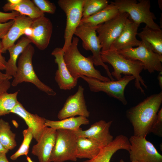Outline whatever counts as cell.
<instances>
[{"instance_id": "obj_1", "label": "cell", "mask_w": 162, "mask_h": 162, "mask_svg": "<svg viewBox=\"0 0 162 162\" xmlns=\"http://www.w3.org/2000/svg\"><path fill=\"white\" fill-rule=\"evenodd\" d=\"M162 103V92L150 95L127 110V116L133 127L134 135L146 137Z\"/></svg>"}, {"instance_id": "obj_2", "label": "cell", "mask_w": 162, "mask_h": 162, "mask_svg": "<svg viewBox=\"0 0 162 162\" xmlns=\"http://www.w3.org/2000/svg\"><path fill=\"white\" fill-rule=\"evenodd\" d=\"M79 41L77 37H73L70 45L64 52V60L71 75L78 79L84 76L103 81H110L95 68L92 56L86 57L80 53L78 48Z\"/></svg>"}, {"instance_id": "obj_3", "label": "cell", "mask_w": 162, "mask_h": 162, "mask_svg": "<svg viewBox=\"0 0 162 162\" xmlns=\"http://www.w3.org/2000/svg\"><path fill=\"white\" fill-rule=\"evenodd\" d=\"M100 56L104 63H108L113 67L114 70L111 74L117 80L121 79L122 74L132 75L135 78V87L142 93L144 94V91L141 86V84L146 88H147V86L140 75L144 68V65L141 62L127 58L117 51L111 49L101 51Z\"/></svg>"}, {"instance_id": "obj_4", "label": "cell", "mask_w": 162, "mask_h": 162, "mask_svg": "<svg viewBox=\"0 0 162 162\" xmlns=\"http://www.w3.org/2000/svg\"><path fill=\"white\" fill-rule=\"evenodd\" d=\"M34 52L33 46L28 45L20 56L17 65V69L14 79L11 83L13 86H16L22 82H29L48 95L54 96L56 92L51 88L41 82L34 69L32 58Z\"/></svg>"}, {"instance_id": "obj_5", "label": "cell", "mask_w": 162, "mask_h": 162, "mask_svg": "<svg viewBox=\"0 0 162 162\" xmlns=\"http://www.w3.org/2000/svg\"><path fill=\"white\" fill-rule=\"evenodd\" d=\"M115 0L112 2L117 7L120 12L127 13L134 22L140 24L144 23L151 28L160 29L154 21L156 19L154 13L150 11L149 0Z\"/></svg>"}, {"instance_id": "obj_6", "label": "cell", "mask_w": 162, "mask_h": 162, "mask_svg": "<svg viewBox=\"0 0 162 162\" xmlns=\"http://www.w3.org/2000/svg\"><path fill=\"white\" fill-rule=\"evenodd\" d=\"M55 144L50 157L51 162H76L77 137L74 131L64 129L56 130Z\"/></svg>"}, {"instance_id": "obj_7", "label": "cell", "mask_w": 162, "mask_h": 162, "mask_svg": "<svg viewBox=\"0 0 162 162\" xmlns=\"http://www.w3.org/2000/svg\"><path fill=\"white\" fill-rule=\"evenodd\" d=\"M117 51L127 58L141 62L144 65L143 69L150 73L162 71V56L155 52L146 41L141 40L140 44L137 47Z\"/></svg>"}, {"instance_id": "obj_8", "label": "cell", "mask_w": 162, "mask_h": 162, "mask_svg": "<svg viewBox=\"0 0 162 162\" xmlns=\"http://www.w3.org/2000/svg\"><path fill=\"white\" fill-rule=\"evenodd\" d=\"M83 0H59L58 4L65 13L66 22L64 32V52L70 45L75 30L80 24L82 16Z\"/></svg>"}, {"instance_id": "obj_9", "label": "cell", "mask_w": 162, "mask_h": 162, "mask_svg": "<svg viewBox=\"0 0 162 162\" xmlns=\"http://www.w3.org/2000/svg\"><path fill=\"white\" fill-rule=\"evenodd\" d=\"M80 78L87 83L91 91L104 92L109 96L118 99L124 105L127 104L124 94L125 88L130 81L135 79V77L131 75H125L119 80L109 81H103L84 76H80Z\"/></svg>"}, {"instance_id": "obj_10", "label": "cell", "mask_w": 162, "mask_h": 162, "mask_svg": "<svg viewBox=\"0 0 162 162\" xmlns=\"http://www.w3.org/2000/svg\"><path fill=\"white\" fill-rule=\"evenodd\" d=\"M98 26H90L80 23L76 29L74 34L82 40L83 47L85 50L92 52L94 65L102 66L111 80H115L108 66L103 62L101 58V46L96 31Z\"/></svg>"}, {"instance_id": "obj_11", "label": "cell", "mask_w": 162, "mask_h": 162, "mask_svg": "<svg viewBox=\"0 0 162 162\" xmlns=\"http://www.w3.org/2000/svg\"><path fill=\"white\" fill-rule=\"evenodd\" d=\"M129 17L126 12H120L112 19L99 25L96 30L101 46V51L109 50L122 32Z\"/></svg>"}, {"instance_id": "obj_12", "label": "cell", "mask_w": 162, "mask_h": 162, "mask_svg": "<svg viewBox=\"0 0 162 162\" xmlns=\"http://www.w3.org/2000/svg\"><path fill=\"white\" fill-rule=\"evenodd\" d=\"M131 161L162 162V155L152 143L142 136L133 135L129 139Z\"/></svg>"}, {"instance_id": "obj_13", "label": "cell", "mask_w": 162, "mask_h": 162, "mask_svg": "<svg viewBox=\"0 0 162 162\" xmlns=\"http://www.w3.org/2000/svg\"><path fill=\"white\" fill-rule=\"evenodd\" d=\"M84 88L79 85L76 92L67 99L59 111L58 118L60 120L79 115L88 118L90 112L88 110L84 95Z\"/></svg>"}, {"instance_id": "obj_14", "label": "cell", "mask_w": 162, "mask_h": 162, "mask_svg": "<svg viewBox=\"0 0 162 162\" xmlns=\"http://www.w3.org/2000/svg\"><path fill=\"white\" fill-rule=\"evenodd\" d=\"M33 29L32 37L29 39L39 50H44L48 46L52 32V23L45 16L33 19L31 26Z\"/></svg>"}, {"instance_id": "obj_15", "label": "cell", "mask_w": 162, "mask_h": 162, "mask_svg": "<svg viewBox=\"0 0 162 162\" xmlns=\"http://www.w3.org/2000/svg\"><path fill=\"white\" fill-rule=\"evenodd\" d=\"M112 122V121L106 122L104 120H100L92 124L87 130H83L80 128L74 132L77 137L91 139L104 147L110 144L114 140L109 131Z\"/></svg>"}, {"instance_id": "obj_16", "label": "cell", "mask_w": 162, "mask_h": 162, "mask_svg": "<svg viewBox=\"0 0 162 162\" xmlns=\"http://www.w3.org/2000/svg\"><path fill=\"white\" fill-rule=\"evenodd\" d=\"M56 135V130L47 126L44 128L39 140L32 150V153L38 157L39 162H51L50 157Z\"/></svg>"}, {"instance_id": "obj_17", "label": "cell", "mask_w": 162, "mask_h": 162, "mask_svg": "<svg viewBox=\"0 0 162 162\" xmlns=\"http://www.w3.org/2000/svg\"><path fill=\"white\" fill-rule=\"evenodd\" d=\"M51 55L55 57V62L58 65L55 79L59 88L63 90L73 88L77 84L78 79L73 77L68 69L64 60V52L62 48H55Z\"/></svg>"}, {"instance_id": "obj_18", "label": "cell", "mask_w": 162, "mask_h": 162, "mask_svg": "<svg viewBox=\"0 0 162 162\" xmlns=\"http://www.w3.org/2000/svg\"><path fill=\"white\" fill-rule=\"evenodd\" d=\"M140 25L129 17L120 34L113 42L110 49L118 51L139 46L141 40L137 39L136 36Z\"/></svg>"}, {"instance_id": "obj_19", "label": "cell", "mask_w": 162, "mask_h": 162, "mask_svg": "<svg viewBox=\"0 0 162 162\" xmlns=\"http://www.w3.org/2000/svg\"><path fill=\"white\" fill-rule=\"evenodd\" d=\"M22 118L32 130L34 138L37 142L45 127L46 119L37 114H32L27 111L19 101L11 112Z\"/></svg>"}, {"instance_id": "obj_20", "label": "cell", "mask_w": 162, "mask_h": 162, "mask_svg": "<svg viewBox=\"0 0 162 162\" xmlns=\"http://www.w3.org/2000/svg\"><path fill=\"white\" fill-rule=\"evenodd\" d=\"M33 19L25 15H20L14 20V22L5 36L1 39L2 53L15 44L16 41L23 34V30L30 26Z\"/></svg>"}, {"instance_id": "obj_21", "label": "cell", "mask_w": 162, "mask_h": 162, "mask_svg": "<svg viewBox=\"0 0 162 162\" xmlns=\"http://www.w3.org/2000/svg\"><path fill=\"white\" fill-rule=\"evenodd\" d=\"M130 144L129 139L125 136H117L108 145L103 147L98 154L94 158L80 162H110L113 155L120 149L128 152Z\"/></svg>"}, {"instance_id": "obj_22", "label": "cell", "mask_w": 162, "mask_h": 162, "mask_svg": "<svg viewBox=\"0 0 162 162\" xmlns=\"http://www.w3.org/2000/svg\"><path fill=\"white\" fill-rule=\"evenodd\" d=\"M32 43L31 41L26 37H22L16 44L10 47L8 50L10 54V58L7 61L5 74L14 77L16 74L17 59L26 46Z\"/></svg>"}, {"instance_id": "obj_23", "label": "cell", "mask_w": 162, "mask_h": 162, "mask_svg": "<svg viewBox=\"0 0 162 162\" xmlns=\"http://www.w3.org/2000/svg\"><path fill=\"white\" fill-rule=\"evenodd\" d=\"M103 147L97 142L91 139L78 137L76 150L77 158L92 159L98 154Z\"/></svg>"}, {"instance_id": "obj_24", "label": "cell", "mask_w": 162, "mask_h": 162, "mask_svg": "<svg viewBox=\"0 0 162 162\" xmlns=\"http://www.w3.org/2000/svg\"><path fill=\"white\" fill-rule=\"evenodd\" d=\"M119 13L117 6L111 2L106 7L97 13L82 19L80 23L90 26H97L112 19Z\"/></svg>"}, {"instance_id": "obj_25", "label": "cell", "mask_w": 162, "mask_h": 162, "mask_svg": "<svg viewBox=\"0 0 162 162\" xmlns=\"http://www.w3.org/2000/svg\"><path fill=\"white\" fill-rule=\"evenodd\" d=\"M4 11H16L20 15H25L32 19L45 16L44 13L40 11L32 0H21L18 4L12 5L8 2L2 7Z\"/></svg>"}, {"instance_id": "obj_26", "label": "cell", "mask_w": 162, "mask_h": 162, "mask_svg": "<svg viewBox=\"0 0 162 162\" xmlns=\"http://www.w3.org/2000/svg\"><path fill=\"white\" fill-rule=\"evenodd\" d=\"M89 121L84 116H79L76 117H71L59 121H54L46 119L45 126H47L56 130L64 129L74 131L78 130L82 125L89 124Z\"/></svg>"}, {"instance_id": "obj_27", "label": "cell", "mask_w": 162, "mask_h": 162, "mask_svg": "<svg viewBox=\"0 0 162 162\" xmlns=\"http://www.w3.org/2000/svg\"><path fill=\"white\" fill-rule=\"evenodd\" d=\"M137 35L141 40L149 43L154 51L162 56V30L151 28L147 26Z\"/></svg>"}, {"instance_id": "obj_28", "label": "cell", "mask_w": 162, "mask_h": 162, "mask_svg": "<svg viewBox=\"0 0 162 162\" xmlns=\"http://www.w3.org/2000/svg\"><path fill=\"white\" fill-rule=\"evenodd\" d=\"M16 136L11 131L9 123L0 119V142L5 148L11 150L16 146Z\"/></svg>"}, {"instance_id": "obj_29", "label": "cell", "mask_w": 162, "mask_h": 162, "mask_svg": "<svg viewBox=\"0 0 162 162\" xmlns=\"http://www.w3.org/2000/svg\"><path fill=\"white\" fill-rule=\"evenodd\" d=\"M19 92L10 93L6 92L0 95V117L11 113L18 102L17 96Z\"/></svg>"}, {"instance_id": "obj_30", "label": "cell", "mask_w": 162, "mask_h": 162, "mask_svg": "<svg viewBox=\"0 0 162 162\" xmlns=\"http://www.w3.org/2000/svg\"><path fill=\"white\" fill-rule=\"evenodd\" d=\"M109 4L107 0H83L82 19L88 17L100 11Z\"/></svg>"}, {"instance_id": "obj_31", "label": "cell", "mask_w": 162, "mask_h": 162, "mask_svg": "<svg viewBox=\"0 0 162 162\" xmlns=\"http://www.w3.org/2000/svg\"><path fill=\"white\" fill-rule=\"evenodd\" d=\"M23 136V141L18 149L10 157L13 160H15L22 155L28 156L30 145L33 138L32 130L29 128L24 130L22 131Z\"/></svg>"}, {"instance_id": "obj_32", "label": "cell", "mask_w": 162, "mask_h": 162, "mask_svg": "<svg viewBox=\"0 0 162 162\" xmlns=\"http://www.w3.org/2000/svg\"><path fill=\"white\" fill-rule=\"evenodd\" d=\"M36 6L43 13L54 14L56 11L55 5L48 0H32Z\"/></svg>"}, {"instance_id": "obj_33", "label": "cell", "mask_w": 162, "mask_h": 162, "mask_svg": "<svg viewBox=\"0 0 162 162\" xmlns=\"http://www.w3.org/2000/svg\"><path fill=\"white\" fill-rule=\"evenodd\" d=\"M150 133L159 137L162 136V108L158 111L151 128Z\"/></svg>"}, {"instance_id": "obj_34", "label": "cell", "mask_w": 162, "mask_h": 162, "mask_svg": "<svg viewBox=\"0 0 162 162\" xmlns=\"http://www.w3.org/2000/svg\"><path fill=\"white\" fill-rule=\"evenodd\" d=\"M20 14L16 11L10 13L3 12L0 11V23H4L11 20H14Z\"/></svg>"}, {"instance_id": "obj_35", "label": "cell", "mask_w": 162, "mask_h": 162, "mask_svg": "<svg viewBox=\"0 0 162 162\" xmlns=\"http://www.w3.org/2000/svg\"><path fill=\"white\" fill-rule=\"evenodd\" d=\"M14 20H11L4 23H0V39H2L6 34L13 25Z\"/></svg>"}, {"instance_id": "obj_36", "label": "cell", "mask_w": 162, "mask_h": 162, "mask_svg": "<svg viewBox=\"0 0 162 162\" xmlns=\"http://www.w3.org/2000/svg\"><path fill=\"white\" fill-rule=\"evenodd\" d=\"M11 85V83L9 80L0 81V95L7 92Z\"/></svg>"}, {"instance_id": "obj_37", "label": "cell", "mask_w": 162, "mask_h": 162, "mask_svg": "<svg viewBox=\"0 0 162 162\" xmlns=\"http://www.w3.org/2000/svg\"><path fill=\"white\" fill-rule=\"evenodd\" d=\"M2 53L1 40L0 39V71L5 70L7 64V61L2 56Z\"/></svg>"}, {"instance_id": "obj_38", "label": "cell", "mask_w": 162, "mask_h": 162, "mask_svg": "<svg viewBox=\"0 0 162 162\" xmlns=\"http://www.w3.org/2000/svg\"><path fill=\"white\" fill-rule=\"evenodd\" d=\"M23 34L29 39L31 38L33 36V29L31 26H28L25 28L23 30Z\"/></svg>"}, {"instance_id": "obj_39", "label": "cell", "mask_w": 162, "mask_h": 162, "mask_svg": "<svg viewBox=\"0 0 162 162\" xmlns=\"http://www.w3.org/2000/svg\"><path fill=\"white\" fill-rule=\"evenodd\" d=\"M12 78V76H8L5 73H3L0 71V81L9 80Z\"/></svg>"}, {"instance_id": "obj_40", "label": "cell", "mask_w": 162, "mask_h": 162, "mask_svg": "<svg viewBox=\"0 0 162 162\" xmlns=\"http://www.w3.org/2000/svg\"><path fill=\"white\" fill-rule=\"evenodd\" d=\"M6 154L0 152V162H10L6 157Z\"/></svg>"}, {"instance_id": "obj_41", "label": "cell", "mask_w": 162, "mask_h": 162, "mask_svg": "<svg viewBox=\"0 0 162 162\" xmlns=\"http://www.w3.org/2000/svg\"><path fill=\"white\" fill-rule=\"evenodd\" d=\"M158 79L159 82V86L162 89V71L159 72V74L158 77Z\"/></svg>"}, {"instance_id": "obj_42", "label": "cell", "mask_w": 162, "mask_h": 162, "mask_svg": "<svg viewBox=\"0 0 162 162\" xmlns=\"http://www.w3.org/2000/svg\"><path fill=\"white\" fill-rule=\"evenodd\" d=\"M21 0H8V2L12 5H15L19 3Z\"/></svg>"}, {"instance_id": "obj_43", "label": "cell", "mask_w": 162, "mask_h": 162, "mask_svg": "<svg viewBox=\"0 0 162 162\" xmlns=\"http://www.w3.org/2000/svg\"><path fill=\"white\" fill-rule=\"evenodd\" d=\"M9 150L5 148L0 142V152L7 154Z\"/></svg>"}, {"instance_id": "obj_44", "label": "cell", "mask_w": 162, "mask_h": 162, "mask_svg": "<svg viewBox=\"0 0 162 162\" xmlns=\"http://www.w3.org/2000/svg\"><path fill=\"white\" fill-rule=\"evenodd\" d=\"M26 160L28 162H34L31 158L28 156L26 157Z\"/></svg>"}, {"instance_id": "obj_45", "label": "cell", "mask_w": 162, "mask_h": 162, "mask_svg": "<svg viewBox=\"0 0 162 162\" xmlns=\"http://www.w3.org/2000/svg\"><path fill=\"white\" fill-rule=\"evenodd\" d=\"M119 162H125L123 159H121L119 160ZM131 162H138L137 161H131Z\"/></svg>"}]
</instances>
